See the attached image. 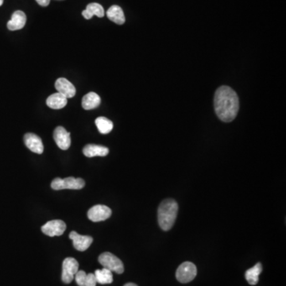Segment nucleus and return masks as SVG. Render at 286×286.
<instances>
[{
  "instance_id": "21",
  "label": "nucleus",
  "mask_w": 286,
  "mask_h": 286,
  "mask_svg": "<svg viewBox=\"0 0 286 286\" xmlns=\"http://www.w3.org/2000/svg\"><path fill=\"white\" fill-rule=\"evenodd\" d=\"M94 274H95L96 282L99 284H111L113 282L112 272L107 270V269L104 268L102 270H96Z\"/></svg>"
},
{
  "instance_id": "1",
  "label": "nucleus",
  "mask_w": 286,
  "mask_h": 286,
  "mask_svg": "<svg viewBox=\"0 0 286 286\" xmlns=\"http://www.w3.org/2000/svg\"><path fill=\"white\" fill-rule=\"evenodd\" d=\"M214 106L215 113L221 121L231 122L237 116L240 109L239 96L230 87H220L215 91Z\"/></svg>"
},
{
  "instance_id": "10",
  "label": "nucleus",
  "mask_w": 286,
  "mask_h": 286,
  "mask_svg": "<svg viewBox=\"0 0 286 286\" xmlns=\"http://www.w3.org/2000/svg\"><path fill=\"white\" fill-rule=\"evenodd\" d=\"M24 142L26 147L33 153L42 154L44 151L43 141L39 136L35 134L27 133L24 135Z\"/></svg>"
},
{
  "instance_id": "11",
  "label": "nucleus",
  "mask_w": 286,
  "mask_h": 286,
  "mask_svg": "<svg viewBox=\"0 0 286 286\" xmlns=\"http://www.w3.org/2000/svg\"><path fill=\"white\" fill-rule=\"evenodd\" d=\"M69 238L74 241V246L75 250L79 251H85L88 250L92 243L93 239L89 235H81L75 231H72L69 234Z\"/></svg>"
},
{
  "instance_id": "16",
  "label": "nucleus",
  "mask_w": 286,
  "mask_h": 286,
  "mask_svg": "<svg viewBox=\"0 0 286 286\" xmlns=\"http://www.w3.org/2000/svg\"><path fill=\"white\" fill-rule=\"evenodd\" d=\"M82 15L86 19H91L94 15L97 16L99 18H103L105 16V9L97 2H92L88 5L86 9L83 11Z\"/></svg>"
},
{
  "instance_id": "17",
  "label": "nucleus",
  "mask_w": 286,
  "mask_h": 286,
  "mask_svg": "<svg viewBox=\"0 0 286 286\" xmlns=\"http://www.w3.org/2000/svg\"><path fill=\"white\" fill-rule=\"evenodd\" d=\"M75 279L79 286H96L97 283L94 273L87 274L84 271H78Z\"/></svg>"
},
{
  "instance_id": "2",
  "label": "nucleus",
  "mask_w": 286,
  "mask_h": 286,
  "mask_svg": "<svg viewBox=\"0 0 286 286\" xmlns=\"http://www.w3.org/2000/svg\"><path fill=\"white\" fill-rule=\"evenodd\" d=\"M178 212V203L173 199H166L161 203L158 210V220L163 231H169L173 227Z\"/></svg>"
},
{
  "instance_id": "8",
  "label": "nucleus",
  "mask_w": 286,
  "mask_h": 286,
  "mask_svg": "<svg viewBox=\"0 0 286 286\" xmlns=\"http://www.w3.org/2000/svg\"><path fill=\"white\" fill-rule=\"evenodd\" d=\"M66 229V224L62 220H51L42 226V231L49 237L60 236Z\"/></svg>"
},
{
  "instance_id": "23",
  "label": "nucleus",
  "mask_w": 286,
  "mask_h": 286,
  "mask_svg": "<svg viewBox=\"0 0 286 286\" xmlns=\"http://www.w3.org/2000/svg\"><path fill=\"white\" fill-rule=\"evenodd\" d=\"M36 2H38V4L42 7H47V6H49L50 0H36Z\"/></svg>"
},
{
  "instance_id": "9",
  "label": "nucleus",
  "mask_w": 286,
  "mask_h": 286,
  "mask_svg": "<svg viewBox=\"0 0 286 286\" xmlns=\"http://www.w3.org/2000/svg\"><path fill=\"white\" fill-rule=\"evenodd\" d=\"M53 138L56 144L63 151H66L71 146V137L70 133L63 127H58L53 132Z\"/></svg>"
},
{
  "instance_id": "7",
  "label": "nucleus",
  "mask_w": 286,
  "mask_h": 286,
  "mask_svg": "<svg viewBox=\"0 0 286 286\" xmlns=\"http://www.w3.org/2000/svg\"><path fill=\"white\" fill-rule=\"evenodd\" d=\"M111 210L110 208L105 205L98 204L95 205L88 211V217L92 222L105 221L111 217Z\"/></svg>"
},
{
  "instance_id": "4",
  "label": "nucleus",
  "mask_w": 286,
  "mask_h": 286,
  "mask_svg": "<svg viewBox=\"0 0 286 286\" xmlns=\"http://www.w3.org/2000/svg\"><path fill=\"white\" fill-rule=\"evenodd\" d=\"M99 262L104 266V268L107 269L111 272L121 274L124 272V266L122 262L119 257L113 254L105 252L99 256Z\"/></svg>"
},
{
  "instance_id": "20",
  "label": "nucleus",
  "mask_w": 286,
  "mask_h": 286,
  "mask_svg": "<svg viewBox=\"0 0 286 286\" xmlns=\"http://www.w3.org/2000/svg\"><path fill=\"white\" fill-rule=\"evenodd\" d=\"M262 266L260 262L255 265L252 268L249 269L245 273V277L249 284L255 286L258 282V277L260 273H262Z\"/></svg>"
},
{
  "instance_id": "5",
  "label": "nucleus",
  "mask_w": 286,
  "mask_h": 286,
  "mask_svg": "<svg viewBox=\"0 0 286 286\" xmlns=\"http://www.w3.org/2000/svg\"><path fill=\"white\" fill-rule=\"evenodd\" d=\"M196 273L197 270L195 265L193 264V262H185L178 267L176 273V277L178 282L181 283H189L195 278Z\"/></svg>"
},
{
  "instance_id": "12",
  "label": "nucleus",
  "mask_w": 286,
  "mask_h": 286,
  "mask_svg": "<svg viewBox=\"0 0 286 286\" xmlns=\"http://www.w3.org/2000/svg\"><path fill=\"white\" fill-rule=\"evenodd\" d=\"M55 88L58 92L64 95L67 99L73 98L75 95V88L65 78H59L56 80Z\"/></svg>"
},
{
  "instance_id": "14",
  "label": "nucleus",
  "mask_w": 286,
  "mask_h": 286,
  "mask_svg": "<svg viewBox=\"0 0 286 286\" xmlns=\"http://www.w3.org/2000/svg\"><path fill=\"white\" fill-rule=\"evenodd\" d=\"M109 153V149L99 145L89 144L83 149V153L88 158L93 157H105Z\"/></svg>"
},
{
  "instance_id": "24",
  "label": "nucleus",
  "mask_w": 286,
  "mask_h": 286,
  "mask_svg": "<svg viewBox=\"0 0 286 286\" xmlns=\"http://www.w3.org/2000/svg\"><path fill=\"white\" fill-rule=\"evenodd\" d=\"M124 286H138L137 285L134 284V283H127Z\"/></svg>"
},
{
  "instance_id": "19",
  "label": "nucleus",
  "mask_w": 286,
  "mask_h": 286,
  "mask_svg": "<svg viewBox=\"0 0 286 286\" xmlns=\"http://www.w3.org/2000/svg\"><path fill=\"white\" fill-rule=\"evenodd\" d=\"M101 103V99L97 94L95 92H89L83 97L82 106L85 110H91L100 106Z\"/></svg>"
},
{
  "instance_id": "3",
  "label": "nucleus",
  "mask_w": 286,
  "mask_h": 286,
  "mask_svg": "<svg viewBox=\"0 0 286 286\" xmlns=\"http://www.w3.org/2000/svg\"><path fill=\"white\" fill-rule=\"evenodd\" d=\"M85 182L82 178H75L74 177L62 178H57L52 181V189L54 190H62V189H74L78 190L85 187Z\"/></svg>"
},
{
  "instance_id": "22",
  "label": "nucleus",
  "mask_w": 286,
  "mask_h": 286,
  "mask_svg": "<svg viewBox=\"0 0 286 286\" xmlns=\"http://www.w3.org/2000/svg\"><path fill=\"white\" fill-rule=\"evenodd\" d=\"M95 125L97 127L98 131L100 133L106 135L110 133L113 129V122L111 120L105 117H99L95 120Z\"/></svg>"
},
{
  "instance_id": "6",
  "label": "nucleus",
  "mask_w": 286,
  "mask_h": 286,
  "mask_svg": "<svg viewBox=\"0 0 286 286\" xmlns=\"http://www.w3.org/2000/svg\"><path fill=\"white\" fill-rule=\"evenodd\" d=\"M79 263L74 257H67L62 264L61 279L65 284H69L74 279L75 273L78 272Z\"/></svg>"
},
{
  "instance_id": "25",
  "label": "nucleus",
  "mask_w": 286,
  "mask_h": 286,
  "mask_svg": "<svg viewBox=\"0 0 286 286\" xmlns=\"http://www.w3.org/2000/svg\"><path fill=\"white\" fill-rule=\"evenodd\" d=\"M2 3H3V0H0V7L2 6Z\"/></svg>"
},
{
  "instance_id": "15",
  "label": "nucleus",
  "mask_w": 286,
  "mask_h": 286,
  "mask_svg": "<svg viewBox=\"0 0 286 286\" xmlns=\"http://www.w3.org/2000/svg\"><path fill=\"white\" fill-rule=\"evenodd\" d=\"M106 16L110 20L118 25L124 24L126 21L123 11L120 6L117 5H113L107 10Z\"/></svg>"
},
{
  "instance_id": "18",
  "label": "nucleus",
  "mask_w": 286,
  "mask_h": 286,
  "mask_svg": "<svg viewBox=\"0 0 286 286\" xmlns=\"http://www.w3.org/2000/svg\"><path fill=\"white\" fill-rule=\"evenodd\" d=\"M67 102H68L67 98L59 92L52 94L46 100L47 106L50 108L56 109V110L62 109L63 107L66 106Z\"/></svg>"
},
{
  "instance_id": "13",
  "label": "nucleus",
  "mask_w": 286,
  "mask_h": 286,
  "mask_svg": "<svg viewBox=\"0 0 286 286\" xmlns=\"http://www.w3.org/2000/svg\"><path fill=\"white\" fill-rule=\"evenodd\" d=\"M27 22L26 14L22 11H16L11 16V19L7 22V28L11 31L18 30L25 27Z\"/></svg>"
}]
</instances>
